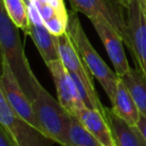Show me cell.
I'll use <instances>...</instances> for the list:
<instances>
[{"mask_svg": "<svg viewBox=\"0 0 146 146\" xmlns=\"http://www.w3.org/2000/svg\"><path fill=\"white\" fill-rule=\"evenodd\" d=\"M0 49L1 59L8 64L18 84L32 102L41 84L26 58L18 28L8 17L2 4L0 9Z\"/></svg>", "mask_w": 146, "mask_h": 146, "instance_id": "cell-1", "label": "cell"}, {"mask_svg": "<svg viewBox=\"0 0 146 146\" xmlns=\"http://www.w3.org/2000/svg\"><path fill=\"white\" fill-rule=\"evenodd\" d=\"M67 32L73 41L82 61L88 68L91 75L96 80L107 94L110 102H112L116 94V88L120 77L113 72L106 65L105 62L99 56L94 47L90 43L85 31L81 25L78 17V13L75 11L69 12V22L67 26Z\"/></svg>", "mask_w": 146, "mask_h": 146, "instance_id": "cell-2", "label": "cell"}, {"mask_svg": "<svg viewBox=\"0 0 146 146\" xmlns=\"http://www.w3.org/2000/svg\"><path fill=\"white\" fill-rule=\"evenodd\" d=\"M35 115L41 130L61 146L67 143V129L71 114L55 100L42 85L37 88L36 96L32 100Z\"/></svg>", "mask_w": 146, "mask_h": 146, "instance_id": "cell-3", "label": "cell"}, {"mask_svg": "<svg viewBox=\"0 0 146 146\" xmlns=\"http://www.w3.org/2000/svg\"><path fill=\"white\" fill-rule=\"evenodd\" d=\"M0 125L5 128L16 146H53L56 143L42 130L15 113L0 92Z\"/></svg>", "mask_w": 146, "mask_h": 146, "instance_id": "cell-4", "label": "cell"}, {"mask_svg": "<svg viewBox=\"0 0 146 146\" xmlns=\"http://www.w3.org/2000/svg\"><path fill=\"white\" fill-rule=\"evenodd\" d=\"M73 11L91 17H102L115 28L124 40L127 47H130L126 8L118 0H68Z\"/></svg>", "mask_w": 146, "mask_h": 146, "instance_id": "cell-5", "label": "cell"}, {"mask_svg": "<svg viewBox=\"0 0 146 146\" xmlns=\"http://www.w3.org/2000/svg\"><path fill=\"white\" fill-rule=\"evenodd\" d=\"M130 51L132 58L146 78V0H131L126 7Z\"/></svg>", "mask_w": 146, "mask_h": 146, "instance_id": "cell-6", "label": "cell"}, {"mask_svg": "<svg viewBox=\"0 0 146 146\" xmlns=\"http://www.w3.org/2000/svg\"><path fill=\"white\" fill-rule=\"evenodd\" d=\"M1 64L2 74L0 78V92L4 94L6 100L10 104L12 110L15 111V113L41 130L31 100L28 98V96L18 84L8 64L4 60L1 61Z\"/></svg>", "mask_w": 146, "mask_h": 146, "instance_id": "cell-7", "label": "cell"}, {"mask_svg": "<svg viewBox=\"0 0 146 146\" xmlns=\"http://www.w3.org/2000/svg\"><path fill=\"white\" fill-rule=\"evenodd\" d=\"M89 20L99 36L103 46L105 47L116 74L120 78L123 77L131 68L123 48V44H125L123 38L118 31L111 26L104 18L95 16L89 18Z\"/></svg>", "mask_w": 146, "mask_h": 146, "instance_id": "cell-8", "label": "cell"}, {"mask_svg": "<svg viewBox=\"0 0 146 146\" xmlns=\"http://www.w3.org/2000/svg\"><path fill=\"white\" fill-rule=\"evenodd\" d=\"M52 76L57 92V100L70 113L78 108L85 106L80 98L75 82L61 60H56L46 65Z\"/></svg>", "mask_w": 146, "mask_h": 146, "instance_id": "cell-9", "label": "cell"}, {"mask_svg": "<svg viewBox=\"0 0 146 146\" xmlns=\"http://www.w3.org/2000/svg\"><path fill=\"white\" fill-rule=\"evenodd\" d=\"M30 18L29 36L35 44L40 56L46 65L56 60H60L58 49V37L52 34L44 25L38 12L32 5L28 4Z\"/></svg>", "mask_w": 146, "mask_h": 146, "instance_id": "cell-10", "label": "cell"}, {"mask_svg": "<svg viewBox=\"0 0 146 146\" xmlns=\"http://www.w3.org/2000/svg\"><path fill=\"white\" fill-rule=\"evenodd\" d=\"M38 12L44 25L52 34L60 36L67 31L69 13L64 0H27Z\"/></svg>", "mask_w": 146, "mask_h": 146, "instance_id": "cell-11", "label": "cell"}, {"mask_svg": "<svg viewBox=\"0 0 146 146\" xmlns=\"http://www.w3.org/2000/svg\"><path fill=\"white\" fill-rule=\"evenodd\" d=\"M58 37V49L60 60L70 73L75 74L77 77L82 80L85 86L91 90H95L92 81V77L90 71L84 62L82 61L73 41L71 40L68 32L63 33Z\"/></svg>", "mask_w": 146, "mask_h": 146, "instance_id": "cell-12", "label": "cell"}, {"mask_svg": "<svg viewBox=\"0 0 146 146\" xmlns=\"http://www.w3.org/2000/svg\"><path fill=\"white\" fill-rule=\"evenodd\" d=\"M105 118L116 146H146V139L137 125L130 124L105 106Z\"/></svg>", "mask_w": 146, "mask_h": 146, "instance_id": "cell-13", "label": "cell"}, {"mask_svg": "<svg viewBox=\"0 0 146 146\" xmlns=\"http://www.w3.org/2000/svg\"><path fill=\"white\" fill-rule=\"evenodd\" d=\"M73 114L78 117L87 130L90 131L104 146H116L109 124L105 116L99 110L83 106L76 108Z\"/></svg>", "mask_w": 146, "mask_h": 146, "instance_id": "cell-14", "label": "cell"}, {"mask_svg": "<svg viewBox=\"0 0 146 146\" xmlns=\"http://www.w3.org/2000/svg\"><path fill=\"white\" fill-rule=\"evenodd\" d=\"M111 104H112L111 110L117 116L124 119L130 124H137L141 113L131 96L130 92L125 86V84L123 83L121 78L118 82L116 94H115L113 100L111 102Z\"/></svg>", "mask_w": 146, "mask_h": 146, "instance_id": "cell-15", "label": "cell"}, {"mask_svg": "<svg viewBox=\"0 0 146 146\" xmlns=\"http://www.w3.org/2000/svg\"><path fill=\"white\" fill-rule=\"evenodd\" d=\"M121 80L130 92L141 115L146 117V78L138 68H130Z\"/></svg>", "mask_w": 146, "mask_h": 146, "instance_id": "cell-16", "label": "cell"}, {"mask_svg": "<svg viewBox=\"0 0 146 146\" xmlns=\"http://www.w3.org/2000/svg\"><path fill=\"white\" fill-rule=\"evenodd\" d=\"M1 4L12 23L25 35H29L30 18L27 0H2Z\"/></svg>", "mask_w": 146, "mask_h": 146, "instance_id": "cell-17", "label": "cell"}, {"mask_svg": "<svg viewBox=\"0 0 146 146\" xmlns=\"http://www.w3.org/2000/svg\"><path fill=\"white\" fill-rule=\"evenodd\" d=\"M65 146H104L87 130L75 114H71L70 123L67 129V143Z\"/></svg>", "mask_w": 146, "mask_h": 146, "instance_id": "cell-18", "label": "cell"}, {"mask_svg": "<svg viewBox=\"0 0 146 146\" xmlns=\"http://www.w3.org/2000/svg\"><path fill=\"white\" fill-rule=\"evenodd\" d=\"M0 146H16L9 133L1 125H0Z\"/></svg>", "mask_w": 146, "mask_h": 146, "instance_id": "cell-19", "label": "cell"}, {"mask_svg": "<svg viewBox=\"0 0 146 146\" xmlns=\"http://www.w3.org/2000/svg\"><path fill=\"white\" fill-rule=\"evenodd\" d=\"M137 126L140 129V131L142 132V134L144 135L145 139H146V117L141 115L140 118H139V121L137 122Z\"/></svg>", "mask_w": 146, "mask_h": 146, "instance_id": "cell-20", "label": "cell"}, {"mask_svg": "<svg viewBox=\"0 0 146 146\" xmlns=\"http://www.w3.org/2000/svg\"><path fill=\"white\" fill-rule=\"evenodd\" d=\"M118 1L120 2V3L122 4V5L124 6L125 8H126L127 6H128V4L130 3V1H131V0H118Z\"/></svg>", "mask_w": 146, "mask_h": 146, "instance_id": "cell-21", "label": "cell"}]
</instances>
